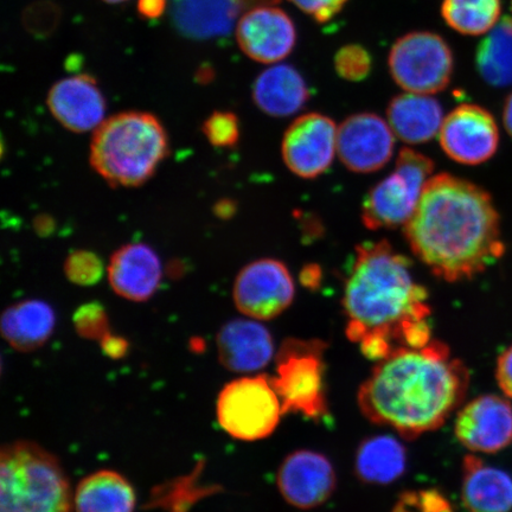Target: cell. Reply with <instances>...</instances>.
Wrapping results in <instances>:
<instances>
[{"mask_svg": "<svg viewBox=\"0 0 512 512\" xmlns=\"http://www.w3.org/2000/svg\"><path fill=\"white\" fill-rule=\"evenodd\" d=\"M427 300L428 292L413 280L405 255L387 241L363 243L356 248L344 287L345 334L375 362L401 349L425 347L432 341Z\"/></svg>", "mask_w": 512, "mask_h": 512, "instance_id": "6da1fadb", "label": "cell"}, {"mask_svg": "<svg viewBox=\"0 0 512 512\" xmlns=\"http://www.w3.org/2000/svg\"><path fill=\"white\" fill-rule=\"evenodd\" d=\"M405 236L416 258L448 283L475 278L504 254L491 196L448 174L427 182Z\"/></svg>", "mask_w": 512, "mask_h": 512, "instance_id": "7a4b0ae2", "label": "cell"}, {"mask_svg": "<svg viewBox=\"0 0 512 512\" xmlns=\"http://www.w3.org/2000/svg\"><path fill=\"white\" fill-rule=\"evenodd\" d=\"M470 371L444 342L395 351L379 362L358 390L361 412L413 440L439 430L462 406Z\"/></svg>", "mask_w": 512, "mask_h": 512, "instance_id": "3957f363", "label": "cell"}, {"mask_svg": "<svg viewBox=\"0 0 512 512\" xmlns=\"http://www.w3.org/2000/svg\"><path fill=\"white\" fill-rule=\"evenodd\" d=\"M168 152V133L155 115L125 112L94 131L91 164L114 187H139L155 175Z\"/></svg>", "mask_w": 512, "mask_h": 512, "instance_id": "277c9868", "label": "cell"}, {"mask_svg": "<svg viewBox=\"0 0 512 512\" xmlns=\"http://www.w3.org/2000/svg\"><path fill=\"white\" fill-rule=\"evenodd\" d=\"M69 479L59 459L17 440L0 453V512H73Z\"/></svg>", "mask_w": 512, "mask_h": 512, "instance_id": "5b68a950", "label": "cell"}, {"mask_svg": "<svg viewBox=\"0 0 512 512\" xmlns=\"http://www.w3.org/2000/svg\"><path fill=\"white\" fill-rule=\"evenodd\" d=\"M320 339L288 338L275 354L277 374L271 377L285 414H302L318 422L329 415L324 355Z\"/></svg>", "mask_w": 512, "mask_h": 512, "instance_id": "8992f818", "label": "cell"}, {"mask_svg": "<svg viewBox=\"0 0 512 512\" xmlns=\"http://www.w3.org/2000/svg\"><path fill=\"white\" fill-rule=\"evenodd\" d=\"M433 170L432 159L412 149H402L393 174L377 183L363 202L364 226L370 230L405 227L418 208Z\"/></svg>", "mask_w": 512, "mask_h": 512, "instance_id": "52a82bcc", "label": "cell"}, {"mask_svg": "<svg viewBox=\"0 0 512 512\" xmlns=\"http://www.w3.org/2000/svg\"><path fill=\"white\" fill-rule=\"evenodd\" d=\"M216 415L230 437L258 441L277 430L284 412L271 376L262 374L227 383L217 398Z\"/></svg>", "mask_w": 512, "mask_h": 512, "instance_id": "ba28073f", "label": "cell"}, {"mask_svg": "<svg viewBox=\"0 0 512 512\" xmlns=\"http://www.w3.org/2000/svg\"><path fill=\"white\" fill-rule=\"evenodd\" d=\"M392 78L408 93L435 94L450 85L454 61L444 38L415 31L395 42L389 54Z\"/></svg>", "mask_w": 512, "mask_h": 512, "instance_id": "9c48e42d", "label": "cell"}, {"mask_svg": "<svg viewBox=\"0 0 512 512\" xmlns=\"http://www.w3.org/2000/svg\"><path fill=\"white\" fill-rule=\"evenodd\" d=\"M294 297L292 274L275 259L255 260L243 267L233 288L236 309L255 320L277 318L292 305Z\"/></svg>", "mask_w": 512, "mask_h": 512, "instance_id": "30bf717a", "label": "cell"}, {"mask_svg": "<svg viewBox=\"0 0 512 512\" xmlns=\"http://www.w3.org/2000/svg\"><path fill=\"white\" fill-rule=\"evenodd\" d=\"M337 133L335 121L323 114L309 113L294 120L281 145L288 170L305 179L323 175L334 162Z\"/></svg>", "mask_w": 512, "mask_h": 512, "instance_id": "8fae6325", "label": "cell"}, {"mask_svg": "<svg viewBox=\"0 0 512 512\" xmlns=\"http://www.w3.org/2000/svg\"><path fill=\"white\" fill-rule=\"evenodd\" d=\"M440 145L454 162L478 165L495 155L499 143L496 120L478 105L464 104L444 119Z\"/></svg>", "mask_w": 512, "mask_h": 512, "instance_id": "7c38bea8", "label": "cell"}, {"mask_svg": "<svg viewBox=\"0 0 512 512\" xmlns=\"http://www.w3.org/2000/svg\"><path fill=\"white\" fill-rule=\"evenodd\" d=\"M277 485L280 495L292 507L300 510L315 509L335 494V467L323 453L294 451L281 463Z\"/></svg>", "mask_w": 512, "mask_h": 512, "instance_id": "4fadbf2b", "label": "cell"}, {"mask_svg": "<svg viewBox=\"0 0 512 512\" xmlns=\"http://www.w3.org/2000/svg\"><path fill=\"white\" fill-rule=\"evenodd\" d=\"M392 127L375 113L351 115L338 127L337 155L345 168L371 174L387 165L394 153Z\"/></svg>", "mask_w": 512, "mask_h": 512, "instance_id": "5bb4252c", "label": "cell"}, {"mask_svg": "<svg viewBox=\"0 0 512 512\" xmlns=\"http://www.w3.org/2000/svg\"><path fill=\"white\" fill-rule=\"evenodd\" d=\"M454 433L467 450L496 453L512 444V406L501 396H478L457 415Z\"/></svg>", "mask_w": 512, "mask_h": 512, "instance_id": "9a60e30c", "label": "cell"}, {"mask_svg": "<svg viewBox=\"0 0 512 512\" xmlns=\"http://www.w3.org/2000/svg\"><path fill=\"white\" fill-rule=\"evenodd\" d=\"M236 36L243 53L260 63L284 60L297 43L291 17L273 5L249 9L240 19Z\"/></svg>", "mask_w": 512, "mask_h": 512, "instance_id": "2e32d148", "label": "cell"}, {"mask_svg": "<svg viewBox=\"0 0 512 512\" xmlns=\"http://www.w3.org/2000/svg\"><path fill=\"white\" fill-rule=\"evenodd\" d=\"M48 107L54 118L74 133L95 131L106 120L104 94L89 75L55 83L48 95Z\"/></svg>", "mask_w": 512, "mask_h": 512, "instance_id": "e0dca14e", "label": "cell"}, {"mask_svg": "<svg viewBox=\"0 0 512 512\" xmlns=\"http://www.w3.org/2000/svg\"><path fill=\"white\" fill-rule=\"evenodd\" d=\"M222 366L234 373H253L264 369L275 355L273 337L255 319H234L224 324L216 338Z\"/></svg>", "mask_w": 512, "mask_h": 512, "instance_id": "ac0fdd59", "label": "cell"}, {"mask_svg": "<svg viewBox=\"0 0 512 512\" xmlns=\"http://www.w3.org/2000/svg\"><path fill=\"white\" fill-rule=\"evenodd\" d=\"M108 281L118 296L142 303L155 294L162 283L159 256L144 243H131L112 255L107 267Z\"/></svg>", "mask_w": 512, "mask_h": 512, "instance_id": "d6986e66", "label": "cell"}, {"mask_svg": "<svg viewBox=\"0 0 512 512\" xmlns=\"http://www.w3.org/2000/svg\"><path fill=\"white\" fill-rule=\"evenodd\" d=\"M176 29L192 40L226 36L233 29L245 0H170Z\"/></svg>", "mask_w": 512, "mask_h": 512, "instance_id": "ffe728a7", "label": "cell"}, {"mask_svg": "<svg viewBox=\"0 0 512 512\" xmlns=\"http://www.w3.org/2000/svg\"><path fill=\"white\" fill-rule=\"evenodd\" d=\"M462 470V499L467 511L512 510V478L509 473L486 465L472 454L465 456Z\"/></svg>", "mask_w": 512, "mask_h": 512, "instance_id": "44dd1931", "label": "cell"}, {"mask_svg": "<svg viewBox=\"0 0 512 512\" xmlns=\"http://www.w3.org/2000/svg\"><path fill=\"white\" fill-rule=\"evenodd\" d=\"M389 126L407 144H424L438 136L444 123L443 108L426 94L395 96L387 110Z\"/></svg>", "mask_w": 512, "mask_h": 512, "instance_id": "7402d4cb", "label": "cell"}, {"mask_svg": "<svg viewBox=\"0 0 512 512\" xmlns=\"http://www.w3.org/2000/svg\"><path fill=\"white\" fill-rule=\"evenodd\" d=\"M253 99L262 112L284 118L302 111L310 99V92L296 68L279 64L266 69L256 79Z\"/></svg>", "mask_w": 512, "mask_h": 512, "instance_id": "603a6c76", "label": "cell"}, {"mask_svg": "<svg viewBox=\"0 0 512 512\" xmlns=\"http://www.w3.org/2000/svg\"><path fill=\"white\" fill-rule=\"evenodd\" d=\"M55 326L53 307L38 299L24 300L9 306L0 320L5 341L21 352L42 348L53 336Z\"/></svg>", "mask_w": 512, "mask_h": 512, "instance_id": "cb8c5ba5", "label": "cell"}, {"mask_svg": "<svg viewBox=\"0 0 512 512\" xmlns=\"http://www.w3.org/2000/svg\"><path fill=\"white\" fill-rule=\"evenodd\" d=\"M407 451L399 439L390 435H375L364 439L355 457V472L362 483L393 484L405 475Z\"/></svg>", "mask_w": 512, "mask_h": 512, "instance_id": "d4e9b609", "label": "cell"}, {"mask_svg": "<svg viewBox=\"0 0 512 512\" xmlns=\"http://www.w3.org/2000/svg\"><path fill=\"white\" fill-rule=\"evenodd\" d=\"M137 495L117 471L101 470L81 480L74 496L76 512H134Z\"/></svg>", "mask_w": 512, "mask_h": 512, "instance_id": "484cf974", "label": "cell"}, {"mask_svg": "<svg viewBox=\"0 0 512 512\" xmlns=\"http://www.w3.org/2000/svg\"><path fill=\"white\" fill-rule=\"evenodd\" d=\"M476 64L489 85H512V18L505 17L486 34L477 49Z\"/></svg>", "mask_w": 512, "mask_h": 512, "instance_id": "4316f807", "label": "cell"}, {"mask_svg": "<svg viewBox=\"0 0 512 512\" xmlns=\"http://www.w3.org/2000/svg\"><path fill=\"white\" fill-rule=\"evenodd\" d=\"M501 14V0H444L441 6L448 27L467 36L488 34Z\"/></svg>", "mask_w": 512, "mask_h": 512, "instance_id": "83f0119b", "label": "cell"}, {"mask_svg": "<svg viewBox=\"0 0 512 512\" xmlns=\"http://www.w3.org/2000/svg\"><path fill=\"white\" fill-rule=\"evenodd\" d=\"M371 66L369 51L357 44L339 49L335 56L336 72L344 80L358 82L367 79Z\"/></svg>", "mask_w": 512, "mask_h": 512, "instance_id": "f1b7e54d", "label": "cell"}, {"mask_svg": "<svg viewBox=\"0 0 512 512\" xmlns=\"http://www.w3.org/2000/svg\"><path fill=\"white\" fill-rule=\"evenodd\" d=\"M64 271L73 284L92 286L99 283L105 267L98 255L88 251H78L68 256Z\"/></svg>", "mask_w": 512, "mask_h": 512, "instance_id": "f546056e", "label": "cell"}, {"mask_svg": "<svg viewBox=\"0 0 512 512\" xmlns=\"http://www.w3.org/2000/svg\"><path fill=\"white\" fill-rule=\"evenodd\" d=\"M76 332L83 338L95 339L100 343L111 335L110 323L104 306L88 303L79 307L74 315Z\"/></svg>", "mask_w": 512, "mask_h": 512, "instance_id": "4dcf8cb0", "label": "cell"}, {"mask_svg": "<svg viewBox=\"0 0 512 512\" xmlns=\"http://www.w3.org/2000/svg\"><path fill=\"white\" fill-rule=\"evenodd\" d=\"M208 142L216 147H232L239 142V119L232 112H215L203 124Z\"/></svg>", "mask_w": 512, "mask_h": 512, "instance_id": "1f68e13d", "label": "cell"}, {"mask_svg": "<svg viewBox=\"0 0 512 512\" xmlns=\"http://www.w3.org/2000/svg\"><path fill=\"white\" fill-rule=\"evenodd\" d=\"M392 512H454L448 499L438 490L407 491Z\"/></svg>", "mask_w": 512, "mask_h": 512, "instance_id": "d6a6232c", "label": "cell"}, {"mask_svg": "<svg viewBox=\"0 0 512 512\" xmlns=\"http://www.w3.org/2000/svg\"><path fill=\"white\" fill-rule=\"evenodd\" d=\"M298 9L315 18L319 23H326L335 18L344 9L349 0H290Z\"/></svg>", "mask_w": 512, "mask_h": 512, "instance_id": "836d02e7", "label": "cell"}, {"mask_svg": "<svg viewBox=\"0 0 512 512\" xmlns=\"http://www.w3.org/2000/svg\"><path fill=\"white\" fill-rule=\"evenodd\" d=\"M496 379L503 393L512 399V345L498 358Z\"/></svg>", "mask_w": 512, "mask_h": 512, "instance_id": "e575fe53", "label": "cell"}, {"mask_svg": "<svg viewBox=\"0 0 512 512\" xmlns=\"http://www.w3.org/2000/svg\"><path fill=\"white\" fill-rule=\"evenodd\" d=\"M168 0H138L139 15L146 19H157L164 14Z\"/></svg>", "mask_w": 512, "mask_h": 512, "instance_id": "d590c367", "label": "cell"}, {"mask_svg": "<svg viewBox=\"0 0 512 512\" xmlns=\"http://www.w3.org/2000/svg\"><path fill=\"white\" fill-rule=\"evenodd\" d=\"M303 286L311 291H316L322 285L323 272L318 265H306L299 275Z\"/></svg>", "mask_w": 512, "mask_h": 512, "instance_id": "8d00e7d4", "label": "cell"}, {"mask_svg": "<svg viewBox=\"0 0 512 512\" xmlns=\"http://www.w3.org/2000/svg\"><path fill=\"white\" fill-rule=\"evenodd\" d=\"M127 342L125 339L117 336H108L101 342V348L105 354L112 358H121L127 351Z\"/></svg>", "mask_w": 512, "mask_h": 512, "instance_id": "74e56055", "label": "cell"}, {"mask_svg": "<svg viewBox=\"0 0 512 512\" xmlns=\"http://www.w3.org/2000/svg\"><path fill=\"white\" fill-rule=\"evenodd\" d=\"M236 211V206L232 201H221L216 204L215 213L220 219H229Z\"/></svg>", "mask_w": 512, "mask_h": 512, "instance_id": "f35d334b", "label": "cell"}, {"mask_svg": "<svg viewBox=\"0 0 512 512\" xmlns=\"http://www.w3.org/2000/svg\"><path fill=\"white\" fill-rule=\"evenodd\" d=\"M504 125L507 128L510 136L512 137V94L509 96L504 106Z\"/></svg>", "mask_w": 512, "mask_h": 512, "instance_id": "ab89813d", "label": "cell"}, {"mask_svg": "<svg viewBox=\"0 0 512 512\" xmlns=\"http://www.w3.org/2000/svg\"><path fill=\"white\" fill-rule=\"evenodd\" d=\"M248 9L256 8V6L273 5L278 0H245Z\"/></svg>", "mask_w": 512, "mask_h": 512, "instance_id": "60d3db41", "label": "cell"}, {"mask_svg": "<svg viewBox=\"0 0 512 512\" xmlns=\"http://www.w3.org/2000/svg\"><path fill=\"white\" fill-rule=\"evenodd\" d=\"M106 2H108V3H120V2H125V0H106Z\"/></svg>", "mask_w": 512, "mask_h": 512, "instance_id": "b9f144b4", "label": "cell"}, {"mask_svg": "<svg viewBox=\"0 0 512 512\" xmlns=\"http://www.w3.org/2000/svg\"><path fill=\"white\" fill-rule=\"evenodd\" d=\"M511 10H512V0H511Z\"/></svg>", "mask_w": 512, "mask_h": 512, "instance_id": "7bdbcfd3", "label": "cell"}]
</instances>
